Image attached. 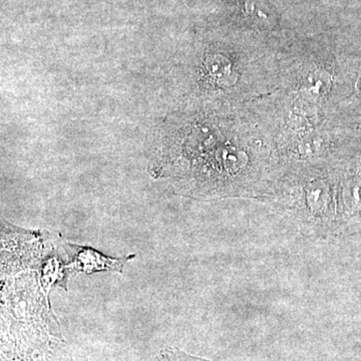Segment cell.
I'll list each match as a JSON object with an SVG mask.
<instances>
[{
  "instance_id": "6da1fadb",
  "label": "cell",
  "mask_w": 361,
  "mask_h": 361,
  "mask_svg": "<svg viewBox=\"0 0 361 361\" xmlns=\"http://www.w3.org/2000/svg\"><path fill=\"white\" fill-rule=\"evenodd\" d=\"M71 249V263L68 265L70 272L92 273L104 272V271H114V272L122 273L123 267L129 262L130 259H134L135 255H130L123 258H109L99 253L92 248L68 244Z\"/></svg>"
},
{
  "instance_id": "7a4b0ae2",
  "label": "cell",
  "mask_w": 361,
  "mask_h": 361,
  "mask_svg": "<svg viewBox=\"0 0 361 361\" xmlns=\"http://www.w3.org/2000/svg\"><path fill=\"white\" fill-rule=\"evenodd\" d=\"M206 68L209 73L221 84L230 85L236 78L233 73L231 63L220 54L207 59Z\"/></svg>"
},
{
  "instance_id": "3957f363",
  "label": "cell",
  "mask_w": 361,
  "mask_h": 361,
  "mask_svg": "<svg viewBox=\"0 0 361 361\" xmlns=\"http://www.w3.org/2000/svg\"><path fill=\"white\" fill-rule=\"evenodd\" d=\"M157 361H205L199 360V358L192 357L185 355V353H180L179 350L176 349H167V350L163 351L160 357Z\"/></svg>"
}]
</instances>
